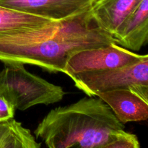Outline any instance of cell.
Instances as JSON below:
<instances>
[{
    "label": "cell",
    "mask_w": 148,
    "mask_h": 148,
    "mask_svg": "<svg viewBox=\"0 0 148 148\" xmlns=\"http://www.w3.org/2000/svg\"><path fill=\"white\" fill-rule=\"evenodd\" d=\"M112 43L114 36L97 25L90 9L43 25L0 33V62L63 73L75 52Z\"/></svg>",
    "instance_id": "1"
},
{
    "label": "cell",
    "mask_w": 148,
    "mask_h": 148,
    "mask_svg": "<svg viewBox=\"0 0 148 148\" xmlns=\"http://www.w3.org/2000/svg\"><path fill=\"white\" fill-rule=\"evenodd\" d=\"M30 130L14 119L0 121V148H40Z\"/></svg>",
    "instance_id": "10"
},
{
    "label": "cell",
    "mask_w": 148,
    "mask_h": 148,
    "mask_svg": "<svg viewBox=\"0 0 148 148\" xmlns=\"http://www.w3.org/2000/svg\"><path fill=\"white\" fill-rule=\"evenodd\" d=\"M129 88L144 100L148 105V86H132Z\"/></svg>",
    "instance_id": "14"
},
{
    "label": "cell",
    "mask_w": 148,
    "mask_h": 148,
    "mask_svg": "<svg viewBox=\"0 0 148 148\" xmlns=\"http://www.w3.org/2000/svg\"><path fill=\"white\" fill-rule=\"evenodd\" d=\"M116 43L130 51L148 44V0H142L113 35Z\"/></svg>",
    "instance_id": "8"
},
{
    "label": "cell",
    "mask_w": 148,
    "mask_h": 148,
    "mask_svg": "<svg viewBox=\"0 0 148 148\" xmlns=\"http://www.w3.org/2000/svg\"><path fill=\"white\" fill-rule=\"evenodd\" d=\"M99 0H0V6L51 20H60L92 9Z\"/></svg>",
    "instance_id": "6"
},
{
    "label": "cell",
    "mask_w": 148,
    "mask_h": 148,
    "mask_svg": "<svg viewBox=\"0 0 148 148\" xmlns=\"http://www.w3.org/2000/svg\"><path fill=\"white\" fill-rule=\"evenodd\" d=\"M0 71V95L15 110L25 111L37 105H50L63 99L66 92L30 73L21 64H8Z\"/></svg>",
    "instance_id": "3"
},
{
    "label": "cell",
    "mask_w": 148,
    "mask_h": 148,
    "mask_svg": "<svg viewBox=\"0 0 148 148\" xmlns=\"http://www.w3.org/2000/svg\"><path fill=\"white\" fill-rule=\"evenodd\" d=\"M144 56L112 43L75 52L66 61L63 73L70 77L79 74L113 70L138 62Z\"/></svg>",
    "instance_id": "5"
},
{
    "label": "cell",
    "mask_w": 148,
    "mask_h": 148,
    "mask_svg": "<svg viewBox=\"0 0 148 148\" xmlns=\"http://www.w3.org/2000/svg\"><path fill=\"white\" fill-rule=\"evenodd\" d=\"M76 88L88 96L98 92L132 86H148V54L141 60L113 70L72 75Z\"/></svg>",
    "instance_id": "4"
},
{
    "label": "cell",
    "mask_w": 148,
    "mask_h": 148,
    "mask_svg": "<svg viewBox=\"0 0 148 148\" xmlns=\"http://www.w3.org/2000/svg\"><path fill=\"white\" fill-rule=\"evenodd\" d=\"M124 130L105 102L89 96L51 110L34 134L47 148H95Z\"/></svg>",
    "instance_id": "2"
},
{
    "label": "cell",
    "mask_w": 148,
    "mask_h": 148,
    "mask_svg": "<svg viewBox=\"0 0 148 148\" xmlns=\"http://www.w3.org/2000/svg\"><path fill=\"white\" fill-rule=\"evenodd\" d=\"M105 102L123 124L148 119V105L130 88H115L95 95Z\"/></svg>",
    "instance_id": "7"
},
{
    "label": "cell",
    "mask_w": 148,
    "mask_h": 148,
    "mask_svg": "<svg viewBox=\"0 0 148 148\" xmlns=\"http://www.w3.org/2000/svg\"><path fill=\"white\" fill-rule=\"evenodd\" d=\"M51 20L0 6V33L43 25Z\"/></svg>",
    "instance_id": "11"
},
{
    "label": "cell",
    "mask_w": 148,
    "mask_h": 148,
    "mask_svg": "<svg viewBox=\"0 0 148 148\" xmlns=\"http://www.w3.org/2000/svg\"><path fill=\"white\" fill-rule=\"evenodd\" d=\"M14 107L0 95V121L10 119L14 117Z\"/></svg>",
    "instance_id": "13"
},
{
    "label": "cell",
    "mask_w": 148,
    "mask_h": 148,
    "mask_svg": "<svg viewBox=\"0 0 148 148\" xmlns=\"http://www.w3.org/2000/svg\"><path fill=\"white\" fill-rule=\"evenodd\" d=\"M95 148H140L137 136L124 130L114 138Z\"/></svg>",
    "instance_id": "12"
},
{
    "label": "cell",
    "mask_w": 148,
    "mask_h": 148,
    "mask_svg": "<svg viewBox=\"0 0 148 148\" xmlns=\"http://www.w3.org/2000/svg\"><path fill=\"white\" fill-rule=\"evenodd\" d=\"M142 0H99L91 9L98 26L113 35Z\"/></svg>",
    "instance_id": "9"
}]
</instances>
